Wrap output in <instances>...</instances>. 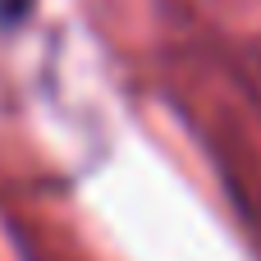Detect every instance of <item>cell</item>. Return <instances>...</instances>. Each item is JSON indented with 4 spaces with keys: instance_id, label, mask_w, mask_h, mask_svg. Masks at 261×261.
Here are the masks:
<instances>
[{
    "instance_id": "1",
    "label": "cell",
    "mask_w": 261,
    "mask_h": 261,
    "mask_svg": "<svg viewBox=\"0 0 261 261\" xmlns=\"http://www.w3.org/2000/svg\"><path fill=\"white\" fill-rule=\"evenodd\" d=\"M28 9H32V0H0V28H14Z\"/></svg>"
}]
</instances>
